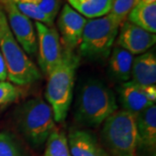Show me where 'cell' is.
Returning <instances> with one entry per match:
<instances>
[{"instance_id":"7a4b0ae2","label":"cell","mask_w":156,"mask_h":156,"mask_svg":"<svg viewBox=\"0 0 156 156\" xmlns=\"http://www.w3.org/2000/svg\"><path fill=\"white\" fill-rule=\"evenodd\" d=\"M79 64L80 56L75 50L63 48L60 63L48 76L45 97L51 107L55 122H63L67 118Z\"/></svg>"},{"instance_id":"603a6c76","label":"cell","mask_w":156,"mask_h":156,"mask_svg":"<svg viewBox=\"0 0 156 156\" xmlns=\"http://www.w3.org/2000/svg\"><path fill=\"white\" fill-rule=\"evenodd\" d=\"M62 0H33L38 8L53 22L60 11Z\"/></svg>"},{"instance_id":"9a60e30c","label":"cell","mask_w":156,"mask_h":156,"mask_svg":"<svg viewBox=\"0 0 156 156\" xmlns=\"http://www.w3.org/2000/svg\"><path fill=\"white\" fill-rule=\"evenodd\" d=\"M109 56L108 73L110 76L121 83L129 81L131 79L134 55L116 45Z\"/></svg>"},{"instance_id":"5bb4252c","label":"cell","mask_w":156,"mask_h":156,"mask_svg":"<svg viewBox=\"0 0 156 156\" xmlns=\"http://www.w3.org/2000/svg\"><path fill=\"white\" fill-rule=\"evenodd\" d=\"M131 78L133 82L142 86L155 85L156 57L153 52H145L134 57Z\"/></svg>"},{"instance_id":"8fae6325","label":"cell","mask_w":156,"mask_h":156,"mask_svg":"<svg viewBox=\"0 0 156 156\" xmlns=\"http://www.w3.org/2000/svg\"><path fill=\"white\" fill-rule=\"evenodd\" d=\"M155 43V34L150 33L128 20L121 23L117 35V46L128 50L132 55L145 53Z\"/></svg>"},{"instance_id":"8992f818","label":"cell","mask_w":156,"mask_h":156,"mask_svg":"<svg viewBox=\"0 0 156 156\" xmlns=\"http://www.w3.org/2000/svg\"><path fill=\"white\" fill-rule=\"evenodd\" d=\"M122 22L110 14L89 19L84 26L80 55L90 60H104L111 53Z\"/></svg>"},{"instance_id":"9c48e42d","label":"cell","mask_w":156,"mask_h":156,"mask_svg":"<svg viewBox=\"0 0 156 156\" xmlns=\"http://www.w3.org/2000/svg\"><path fill=\"white\" fill-rule=\"evenodd\" d=\"M117 92L123 110L134 116L147 108L155 104V85L142 86L129 80L120 84Z\"/></svg>"},{"instance_id":"277c9868","label":"cell","mask_w":156,"mask_h":156,"mask_svg":"<svg viewBox=\"0 0 156 156\" xmlns=\"http://www.w3.org/2000/svg\"><path fill=\"white\" fill-rule=\"evenodd\" d=\"M17 127L33 148L44 146L56 128L51 107L41 97L26 101L16 111Z\"/></svg>"},{"instance_id":"5b68a950","label":"cell","mask_w":156,"mask_h":156,"mask_svg":"<svg viewBox=\"0 0 156 156\" xmlns=\"http://www.w3.org/2000/svg\"><path fill=\"white\" fill-rule=\"evenodd\" d=\"M101 144L110 156H136L138 135L134 115L118 110L103 122Z\"/></svg>"},{"instance_id":"4fadbf2b","label":"cell","mask_w":156,"mask_h":156,"mask_svg":"<svg viewBox=\"0 0 156 156\" xmlns=\"http://www.w3.org/2000/svg\"><path fill=\"white\" fill-rule=\"evenodd\" d=\"M67 139L72 156H110L90 131L73 129Z\"/></svg>"},{"instance_id":"7402d4cb","label":"cell","mask_w":156,"mask_h":156,"mask_svg":"<svg viewBox=\"0 0 156 156\" xmlns=\"http://www.w3.org/2000/svg\"><path fill=\"white\" fill-rule=\"evenodd\" d=\"M20 89L8 82H0V106L14 102L20 96Z\"/></svg>"},{"instance_id":"d4e9b609","label":"cell","mask_w":156,"mask_h":156,"mask_svg":"<svg viewBox=\"0 0 156 156\" xmlns=\"http://www.w3.org/2000/svg\"><path fill=\"white\" fill-rule=\"evenodd\" d=\"M3 1H4V0H0V4H1V3H2Z\"/></svg>"},{"instance_id":"ba28073f","label":"cell","mask_w":156,"mask_h":156,"mask_svg":"<svg viewBox=\"0 0 156 156\" xmlns=\"http://www.w3.org/2000/svg\"><path fill=\"white\" fill-rule=\"evenodd\" d=\"M0 6L5 13L9 27L17 43L25 53L35 54L37 50V41L31 19L23 15L12 0H4Z\"/></svg>"},{"instance_id":"ac0fdd59","label":"cell","mask_w":156,"mask_h":156,"mask_svg":"<svg viewBox=\"0 0 156 156\" xmlns=\"http://www.w3.org/2000/svg\"><path fill=\"white\" fill-rule=\"evenodd\" d=\"M43 156H72L69 151L67 136L59 128H54L45 142Z\"/></svg>"},{"instance_id":"6da1fadb","label":"cell","mask_w":156,"mask_h":156,"mask_svg":"<svg viewBox=\"0 0 156 156\" xmlns=\"http://www.w3.org/2000/svg\"><path fill=\"white\" fill-rule=\"evenodd\" d=\"M117 109L114 91L100 80L89 79L79 90L75 119L82 126L97 128Z\"/></svg>"},{"instance_id":"2e32d148","label":"cell","mask_w":156,"mask_h":156,"mask_svg":"<svg viewBox=\"0 0 156 156\" xmlns=\"http://www.w3.org/2000/svg\"><path fill=\"white\" fill-rule=\"evenodd\" d=\"M128 21L150 33L156 32V0H140L128 15Z\"/></svg>"},{"instance_id":"cb8c5ba5","label":"cell","mask_w":156,"mask_h":156,"mask_svg":"<svg viewBox=\"0 0 156 156\" xmlns=\"http://www.w3.org/2000/svg\"><path fill=\"white\" fill-rule=\"evenodd\" d=\"M7 79V67L5 58L0 50V82H5Z\"/></svg>"},{"instance_id":"52a82bcc","label":"cell","mask_w":156,"mask_h":156,"mask_svg":"<svg viewBox=\"0 0 156 156\" xmlns=\"http://www.w3.org/2000/svg\"><path fill=\"white\" fill-rule=\"evenodd\" d=\"M37 41V61L42 72L49 76L60 63L63 47L58 31L54 27H49L39 22L35 23Z\"/></svg>"},{"instance_id":"7c38bea8","label":"cell","mask_w":156,"mask_h":156,"mask_svg":"<svg viewBox=\"0 0 156 156\" xmlns=\"http://www.w3.org/2000/svg\"><path fill=\"white\" fill-rule=\"evenodd\" d=\"M135 126L138 135L137 152L144 155L154 154L156 146V106L150 107L136 115Z\"/></svg>"},{"instance_id":"ffe728a7","label":"cell","mask_w":156,"mask_h":156,"mask_svg":"<svg viewBox=\"0 0 156 156\" xmlns=\"http://www.w3.org/2000/svg\"><path fill=\"white\" fill-rule=\"evenodd\" d=\"M0 156H28V154L15 135L10 132H1Z\"/></svg>"},{"instance_id":"e0dca14e","label":"cell","mask_w":156,"mask_h":156,"mask_svg":"<svg viewBox=\"0 0 156 156\" xmlns=\"http://www.w3.org/2000/svg\"><path fill=\"white\" fill-rule=\"evenodd\" d=\"M70 6L84 17L90 19L106 16L109 13L112 0H68Z\"/></svg>"},{"instance_id":"30bf717a","label":"cell","mask_w":156,"mask_h":156,"mask_svg":"<svg viewBox=\"0 0 156 156\" xmlns=\"http://www.w3.org/2000/svg\"><path fill=\"white\" fill-rule=\"evenodd\" d=\"M86 22L87 19L69 5H63L56 21L63 48L75 50L79 47Z\"/></svg>"},{"instance_id":"3957f363","label":"cell","mask_w":156,"mask_h":156,"mask_svg":"<svg viewBox=\"0 0 156 156\" xmlns=\"http://www.w3.org/2000/svg\"><path fill=\"white\" fill-rule=\"evenodd\" d=\"M0 50L7 67V78L18 86L34 83L42 77L38 68L17 42L0 6Z\"/></svg>"},{"instance_id":"44dd1931","label":"cell","mask_w":156,"mask_h":156,"mask_svg":"<svg viewBox=\"0 0 156 156\" xmlns=\"http://www.w3.org/2000/svg\"><path fill=\"white\" fill-rule=\"evenodd\" d=\"M140 0H112V5L108 14L116 17L121 22L125 21L129 12L133 10Z\"/></svg>"},{"instance_id":"d6986e66","label":"cell","mask_w":156,"mask_h":156,"mask_svg":"<svg viewBox=\"0 0 156 156\" xmlns=\"http://www.w3.org/2000/svg\"><path fill=\"white\" fill-rule=\"evenodd\" d=\"M15 5L23 15L36 22L44 23L49 27H54V22L47 17L33 2V0H12Z\"/></svg>"}]
</instances>
